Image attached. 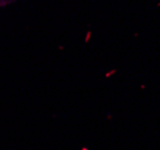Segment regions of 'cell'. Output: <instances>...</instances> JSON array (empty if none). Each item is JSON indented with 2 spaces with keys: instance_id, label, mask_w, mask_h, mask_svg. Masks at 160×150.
Segmentation results:
<instances>
[{
  "instance_id": "6da1fadb",
  "label": "cell",
  "mask_w": 160,
  "mask_h": 150,
  "mask_svg": "<svg viewBox=\"0 0 160 150\" xmlns=\"http://www.w3.org/2000/svg\"><path fill=\"white\" fill-rule=\"evenodd\" d=\"M10 1H12V0H0V5H5V4L10 3Z\"/></svg>"
}]
</instances>
